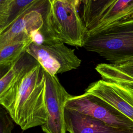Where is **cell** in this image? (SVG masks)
<instances>
[{"label":"cell","mask_w":133,"mask_h":133,"mask_svg":"<svg viewBox=\"0 0 133 133\" xmlns=\"http://www.w3.org/2000/svg\"><path fill=\"white\" fill-rule=\"evenodd\" d=\"M22 130L43 125L47 120L45 77L39 64L24 73L0 104Z\"/></svg>","instance_id":"obj_1"},{"label":"cell","mask_w":133,"mask_h":133,"mask_svg":"<svg viewBox=\"0 0 133 133\" xmlns=\"http://www.w3.org/2000/svg\"><path fill=\"white\" fill-rule=\"evenodd\" d=\"M46 26L50 39L83 47L87 30L79 16L78 0H49Z\"/></svg>","instance_id":"obj_2"},{"label":"cell","mask_w":133,"mask_h":133,"mask_svg":"<svg viewBox=\"0 0 133 133\" xmlns=\"http://www.w3.org/2000/svg\"><path fill=\"white\" fill-rule=\"evenodd\" d=\"M83 47L111 63L133 58V19L87 34Z\"/></svg>","instance_id":"obj_3"},{"label":"cell","mask_w":133,"mask_h":133,"mask_svg":"<svg viewBox=\"0 0 133 133\" xmlns=\"http://www.w3.org/2000/svg\"><path fill=\"white\" fill-rule=\"evenodd\" d=\"M49 0H36L0 33V49L17 42L32 39L39 42L49 39L46 19Z\"/></svg>","instance_id":"obj_4"},{"label":"cell","mask_w":133,"mask_h":133,"mask_svg":"<svg viewBox=\"0 0 133 133\" xmlns=\"http://www.w3.org/2000/svg\"><path fill=\"white\" fill-rule=\"evenodd\" d=\"M25 51L52 76L76 69L82 62L75 55L74 49L69 48L57 39L33 41L28 46Z\"/></svg>","instance_id":"obj_5"},{"label":"cell","mask_w":133,"mask_h":133,"mask_svg":"<svg viewBox=\"0 0 133 133\" xmlns=\"http://www.w3.org/2000/svg\"><path fill=\"white\" fill-rule=\"evenodd\" d=\"M65 108L114 126L133 129V122L131 120L99 98L86 92L78 96L71 95L65 102Z\"/></svg>","instance_id":"obj_6"},{"label":"cell","mask_w":133,"mask_h":133,"mask_svg":"<svg viewBox=\"0 0 133 133\" xmlns=\"http://www.w3.org/2000/svg\"><path fill=\"white\" fill-rule=\"evenodd\" d=\"M43 71L47 120L41 126L42 129L45 133H66L65 104L71 95L66 91L56 76L50 75L44 69Z\"/></svg>","instance_id":"obj_7"},{"label":"cell","mask_w":133,"mask_h":133,"mask_svg":"<svg viewBox=\"0 0 133 133\" xmlns=\"http://www.w3.org/2000/svg\"><path fill=\"white\" fill-rule=\"evenodd\" d=\"M85 92L99 98L133 122V89L100 79L90 84Z\"/></svg>","instance_id":"obj_8"},{"label":"cell","mask_w":133,"mask_h":133,"mask_svg":"<svg viewBox=\"0 0 133 133\" xmlns=\"http://www.w3.org/2000/svg\"><path fill=\"white\" fill-rule=\"evenodd\" d=\"M64 122L66 130L69 133H133V129L114 126L66 108Z\"/></svg>","instance_id":"obj_9"},{"label":"cell","mask_w":133,"mask_h":133,"mask_svg":"<svg viewBox=\"0 0 133 133\" xmlns=\"http://www.w3.org/2000/svg\"><path fill=\"white\" fill-rule=\"evenodd\" d=\"M133 19V0H117L100 17L87 34L99 32L112 25Z\"/></svg>","instance_id":"obj_10"},{"label":"cell","mask_w":133,"mask_h":133,"mask_svg":"<svg viewBox=\"0 0 133 133\" xmlns=\"http://www.w3.org/2000/svg\"><path fill=\"white\" fill-rule=\"evenodd\" d=\"M95 70L102 79L133 89V58L98 64Z\"/></svg>","instance_id":"obj_11"},{"label":"cell","mask_w":133,"mask_h":133,"mask_svg":"<svg viewBox=\"0 0 133 133\" xmlns=\"http://www.w3.org/2000/svg\"><path fill=\"white\" fill-rule=\"evenodd\" d=\"M31 58L32 57L25 51L8 72L0 79V104L22 75L32 67L38 64L36 61L32 63Z\"/></svg>","instance_id":"obj_12"},{"label":"cell","mask_w":133,"mask_h":133,"mask_svg":"<svg viewBox=\"0 0 133 133\" xmlns=\"http://www.w3.org/2000/svg\"><path fill=\"white\" fill-rule=\"evenodd\" d=\"M117 0H82L81 18L89 31L101 15ZM80 4V5H81Z\"/></svg>","instance_id":"obj_13"},{"label":"cell","mask_w":133,"mask_h":133,"mask_svg":"<svg viewBox=\"0 0 133 133\" xmlns=\"http://www.w3.org/2000/svg\"><path fill=\"white\" fill-rule=\"evenodd\" d=\"M32 39L9 44L0 49V65L12 63L18 60L25 51Z\"/></svg>","instance_id":"obj_14"},{"label":"cell","mask_w":133,"mask_h":133,"mask_svg":"<svg viewBox=\"0 0 133 133\" xmlns=\"http://www.w3.org/2000/svg\"><path fill=\"white\" fill-rule=\"evenodd\" d=\"M36 1V0H12L9 5L7 15V20L5 27L8 25L25 9Z\"/></svg>","instance_id":"obj_15"},{"label":"cell","mask_w":133,"mask_h":133,"mask_svg":"<svg viewBox=\"0 0 133 133\" xmlns=\"http://www.w3.org/2000/svg\"><path fill=\"white\" fill-rule=\"evenodd\" d=\"M14 122L5 108L0 105V133H11Z\"/></svg>","instance_id":"obj_16"},{"label":"cell","mask_w":133,"mask_h":133,"mask_svg":"<svg viewBox=\"0 0 133 133\" xmlns=\"http://www.w3.org/2000/svg\"><path fill=\"white\" fill-rule=\"evenodd\" d=\"M12 0H0V26L5 27L7 20L8 11Z\"/></svg>","instance_id":"obj_17"},{"label":"cell","mask_w":133,"mask_h":133,"mask_svg":"<svg viewBox=\"0 0 133 133\" xmlns=\"http://www.w3.org/2000/svg\"><path fill=\"white\" fill-rule=\"evenodd\" d=\"M15 62L0 65V79L2 77H3L8 72V71L13 66Z\"/></svg>","instance_id":"obj_18"},{"label":"cell","mask_w":133,"mask_h":133,"mask_svg":"<svg viewBox=\"0 0 133 133\" xmlns=\"http://www.w3.org/2000/svg\"><path fill=\"white\" fill-rule=\"evenodd\" d=\"M2 28L1 26H0V33L2 32Z\"/></svg>","instance_id":"obj_19"}]
</instances>
